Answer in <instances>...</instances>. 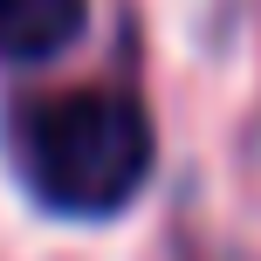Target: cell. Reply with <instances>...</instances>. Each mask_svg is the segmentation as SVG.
<instances>
[{
	"label": "cell",
	"mask_w": 261,
	"mask_h": 261,
	"mask_svg": "<svg viewBox=\"0 0 261 261\" xmlns=\"http://www.w3.org/2000/svg\"><path fill=\"white\" fill-rule=\"evenodd\" d=\"M14 151L41 206L103 220V213H124L151 179V117L124 90H69L21 117Z\"/></svg>",
	"instance_id": "6da1fadb"
},
{
	"label": "cell",
	"mask_w": 261,
	"mask_h": 261,
	"mask_svg": "<svg viewBox=\"0 0 261 261\" xmlns=\"http://www.w3.org/2000/svg\"><path fill=\"white\" fill-rule=\"evenodd\" d=\"M90 21V0H0V62H55Z\"/></svg>",
	"instance_id": "7a4b0ae2"
}]
</instances>
